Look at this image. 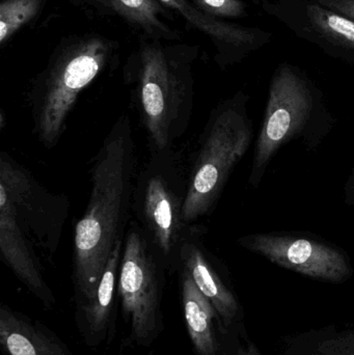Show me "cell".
Listing matches in <instances>:
<instances>
[{
  "label": "cell",
  "instance_id": "cell-1",
  "mask_svg": "<svg viewBox=\"0 0 354 355\" xmlns=\"http://www.w3.org/2000/svg\"><path fill=\"white\" fill-rule=\"evenodd\" d=\"M134 135L128 114L110 128L91 171V192L73 240V282L82 302L93 298L108 259L125 239L137 177Z\"/></svg>",
  "mask_w": 354,
  "mask_h": 355
},
{
  "label": "cell",
  "instance_id": "cell-2",
  "mask_svg": "<svg viewBox=\"0 0 354 355\" xmlns=\"http://www.w3.org/2000/svg\"><path fill=\"white\" fill-rule=\"evenodd\" d=\"M68 196L50 191L6 152L0 155V252L6 266L46 306L54 304L42 261L60 248Z\"/></svg>",
  "mask_w": 354,
  "mask_h": 355
},
{
  "label": "cell",
  "instance_id": "cell-3",
  "mask_svg": "<svg viewBox=\"0 0 354 355\" xmlns=\"http://www.w3.org/2000/svg\"><path fill=\"white\" fill-rule=\"evenodd\" d=\"M197 55V46L164 45L160 40L139 37V47L125 64L124 80L132 87L151 153L172 149L188 129Z\"/></svg>",
  "mask_w": 354,
  "mask_h": 355
},
{
  "label": "cell",
  "instance_id": "cell-4",
  "mask_svg": "<svg viewBox=\"0 0 354 355\" xmlns=\"http://www.w3.org/2000/svg\"><path fill=\"white\" fill-rule=\"evenodd\" d=\"M120 44L97 33L62 37L26 94L33 132L46 149L60 143L67 121L85 91L110 67H118Z\"/></svg>",
  "mask_w": 354,
  "mask_h": 355
},
{
  "label": "cell",
  "instance_id": "cell-5",
  "mask_svg": "<svg viewBox=\"0 0 354 355\" xmlns=\"http://www.w3.org/2000/svg\"><path fill=\"white\" fill-rule=\"evenodd\" d=\"M251 141V122L238 98L220 104L208 119L188 168L183 216L193 225L209 214Z\"/></svg>",
  "mask_w": 354,
  "mask_h": 355
},
{
  "label": "cell",
  "instance_id": "cell-6",
  "mask_svg": "<svg viewBox=\"0 0 354 355\" xmlns=\"http://www.w3.org/2000/svg\"><path fill=\"white\" fill-rule=\"evenodd\" d=\"M188 187V168L174 148L151 153L137 174L132 213L166 266L178 264V252L191 230L183 216Z\"/></svg>",
  "mask_w": 354,
  "mask_h": 355
},
{
  "label": "cell",
  "instance_id": "cell-7",
  "mask_svg": "<svg viewBox=\"0 0 354 355\" xmlns=\"http://www.w3.org/2000/svg\"><path fill=\"white\" fill-rule=\"evenodd\" d=\"M166 267L141 225L130 220L124 239L118 294L124 316L130 322L132 339L139 344L151 343L159 331Z\"/></svg>",
  "mask_w": 354,
  "mask_h": 355
},
{
  "label": "cell",
  "instance_id": "cell-8",
  "mask_svg": "<svg viewBox=\"0 0 354 355\" xmlns=\"http://www.w3.org/2000/svg\"><path fill=\"white\" fill-rule=\"evenodd\" d=\"M312 110V98L303 79L289 67L276 72L265 119L256 147L251 182L257 185L276 152L305 126Z\"/></svg>",
  "mask_w": 354,
  "mask_h": 355
},
{
  "label": "cell",
  "instance_id": "cell-9",
  "mask_svg": "<svg viewBox=\"0 0 354 355\" xmlns=\"http://www.w3.org/2000/svg\"><path fill=\"white\" fill-rule=\"evenodd\" d=\"M238 242L283 268L318 281L339 284L351 275L347 257L324 242L284 234H255Z\"/></svg>",
  "mask_w": 354,
  "mask_h": 355
},
{
  "label": "cell",
  "instance_id": "cell-10",
  "mask_svg": "<svg viewBox=\"0 0 354 355\" xmlns=\"http://www.w3.org/2000/svg\"><path fill=\"white\" fill-rule=\"evenodd\" d=\"M87 14L109 17L122 21L139 37L160 41H181L180 31L166 21L174 22L175 14L159 0H68Z\"/></svg>",
  "mask_w": 354,
  "mask_h": 355
},
{
  "label": "cell",
  "instance_id": "cell-11",
  "mask_svg": "<svg viewBox=\"0 0 354 355\" xmlns=\"http://www.w3.org/2000/svg\"><path fill=\"white\" fill-rule=\"evenodd\" d=\"M177 265L191 277L200 291L211 302L222 327L228 329L234 324L240 311L238 300L208 258L203 243L200 241L199 229L193 225L179 248Z\"/></svg>",
  "mask_w": 354,
  "mask_h": 355
},
{
  "label": "cell",
  "instance_id": "cell-12",
  "mask_svg": "<svg viewBox=\"0 0 354 355\" xmlns=\"http://www.w3.org/2000/svg\"><path fill=\"white\" fill-rule=\"evenodd\" d=\"M0 344L10 355H74L47 327L6 306L0 308Z\"/></svg>",
  "mask_w": 354,
  "mask_h": 355
},
{
  "label": "cell",
  "instance_id": "cell-13",
  "mask_svg": "<svg viewBox=\"0 0 354 355\" xmlns=\"http://www.w3.org/2000/svg\"><path fill=\"white\" fill-rule=\"evenodd\" d=\"M182 302L187 331L199 355H218L214 320L218 313L188 275L182 271Z\"/></svg>",
  "mask_w": 354,
  "mask_h": 355
},
{
  "label": "cell",
  "instance_id": "cell-14",
  "mask_svg": "<svg viewBox=\"0 0 354 355\" xmlns=\"http://www.w3.org/2000/svg\"><path fill=\"white\" fill-rule=\"evenodd\" d=\"M172 12L185 19L191 28L210 37L222 55L253 45L256 35L251 29L222 22L199 10L191 0H159Z\"/></svg>",
  "mask_w": 354,
  "mask_h": 355
},
{
  "label": "cell",
  "instance_id": "cell-15",
  "mask_svg": "<svg viewBox=\"0 0 354 355\" xmlns=\"http://www.w3.org/2000/svg\"><path fill=\"white\" fill-rule=\"evenodd\" d=\"M123 248H124V240H121L114 246L108 259L95 295L87 302H82V306H81L85 329L89 331L91 339H96L100 342L105 337L108 325H109L112 304H114V295L118 287Z\"/></svg>",
  "mask_w": 354,
  "mask_h": 355
},
{
  "label": "cell",
  "instance_id": "cell-16",
  "mask_svg": "<svg viewBox=\"0 0 354 355\" xmlns=\"http://www.w3.org/2000/svg\"><path fill=\"white\" fill-rule=\"evenodd\" d=\"M285 355H354V329L311 331L293 340Z\"/></svg>",
  "mask_w": 354,
  "mask_h": 355
},
{
  "label": "cell",
  "instance_id": "cell-17",
  "mask_svg": "<svg viewBox=\"0 0 354 355\" xmlns=\"http://www.w3.org/2000/svg\"><path fill=\"white\" fill-rule=\"evenodd\" d=\"M45 0H1L0 3V45L37 16Z\"/></svg>",
  "mask_w": 354,
  "mask_h": 355
},
{
  "label": "cell",
  "instance_id": "cell-18",
  "mask_svg": "<svg viewBox=\"0 0 354 355\" xmlns=\"http://www.w3.org/2000/svg\"><path fill=\"white\" fill-rule=\"evenodd\" d=\"M308 16L314 26L324 35L354 48V20L333 10L312 4L308 8Z\"/></svg>",
  "mask_w": 354,
  "mask_h": 355
},
{
  "label": "cell",
  "instance_id": "cell-19",
  "mask_svg": "<svg viewBox=\"0 0 354 355\" xmlns=\"http://www.w3.org/2000/svg\"><path fill=\"white\" fill-rule=\"evenodd\" d=\"M204 14L213 18H240L245 14L241 0H191Z\"/></svg>",
  "mask_w": 354,
  "mask_h": 355
},
{
  "label": "cell",
  "instance_id": "cell-20",
  "mask_svg": "<svg viewBox=\"0 0 354 355\" xmlns=\"http://www.w3.org/2000/svg\"><path fill=\"white\" fill-rule=\"evenodd\" d=\"M320 3L338 10L347 18L354 20V0H320Z\"/></svg>",
  "mask_w": 354,
  "mask_h": 355
},
{
  "label": "cell",
  "instance_id": "cell-21",
  "mask_svg": "<svg viewBox=\"0 0 354 355\" xmlns=\"http://www.w3.org/2000/svg\"><path fill=\"white\" fill-rule=\"evenodd\" d=\"M237 355H262V354L255 344L249 342L245 347L239 348Z\"/></svg>",
  "mask_w": 354,
  "mask_h": 355
}]
</instances>
